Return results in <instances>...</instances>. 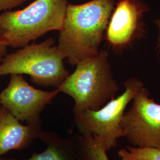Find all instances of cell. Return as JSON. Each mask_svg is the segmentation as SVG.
<instances>
[{
  "mask_svg": "<svg viewBox=\"0 0 160 160\" xmlns=\"http://www.w3.org/2000/svg\"><path fill=\"white\" fill-rule=\"evenodd\" d=\"M116 0L68 3L58 47L72 65L94 57L100 51Z\"/></svg>",
  "mask_w": 160,
  "mask_h": 160,
  "instance_id": "obj_1",
  "label": "cell"
},
{
  "mask_svg": "<svg viewBox=\"0 0 160 160\" xmlns=\"http://www.w3.org/2000/svg\"><path fill=\"white\" fill-rule=\"evenodd\" d=\"M57 88L74 100V116L103 107L116 97L120 89L112 71L108 51L100 49L94 57L78 63Z\"/></svg>",
  "mask_w": 160,
  "mask_h": 160,
  "instance_id": "obj_2",
  "label": "cell"
},
{
  "mask_svg": "<svg viewBox=\"0 0 160 160\" xmlns=\"http://www.w3.org/2000/svg\"><path fill=\"white\" fill-rule=\"evenodd\" d=\"M68 0H34L24 8L0 14L2 37L10 47L20 48L63 26Z\"/></svg>",
  "mask_w": 160,
  "mask_h": 160,
  "instance_id": "obj_3",
  "label": "cell"
},
{
  "mask_svg": "<svg viewBox=\"0 0 160 160\" xmlns=\"http://www.w3.org/2000/svg\"><path fill=\"white\" fill-rule=\"evenodd\" d=\"M55 43V40L49 38L7 54L0 62V77L28 75L36 85L57 88L69 72L64 65L63 53Z\"/></svg>",
  "mask_w": 160,
  "mask_h": 160,
  "instance_id": "obj_4",
  "label": "cell"
},
{
  "mask_svg": "<svg viewBox=\"0 0 160 160\" xmlns=\"http://www.w3.org/2000/svg\"><path fill=\"white\" fill-rule=\"evenodd\" d=\"M123 85L124 92L101 108L86 110L74 116L78 133L100 138L108 152L116 148L119 139L123 137L121 123L124 113L138 92L144 86L143 82L136 77L127 79Z\"/></svg>",
  "mask_w": 160,
  "mask_h": 160,
  "instance_id": "obj_5",
  "label": "cell"
},
{
  "mask_svg": "<svg viewBox=\"0 0 160 160\" xmlns=\"http://www.w3.org/2000/svg\"><path fill=\"white\" fill-rule=\"evenodd\" d=\"M131 103L121 123L123 137L133 147L160 148V104L144 86Z\"/></svg>",
  "mask_w": 160,
  "mask_h": 160,
  "instance_id": "obj_6",
  "label": "cell"
},
{
  "mask_svg": "<svg viewBox=\"0 0 160 160\" xmlns=\"http://www.w3.org/2000/svg\"><path fill=\"white\" fill-rule=\"evenodd\" d=\"M150 8L142 0H117L104 38L114 52L122 53L146 34L144 14Z\"/></svg>",
  "mask_w": 160,
  "mask_h": 160,
  "instance_id": "obj_7",
  "label": "cell"
},
{
  "mask_svg": "<svg viewBox=\"0 0 160 160\" xmlns=\"http://www.w3.org/2000/svg\"><path fill=\"white\" fill-rule=\"evenodd\" d=\"M59 93L37 89L30 85L23 75H10L8 86L0 92L1 105L17 119L27 123L41 120L40 114Z\"/></svg>",
  "mask_w": 160,
  "mask_h": 160,
  "instance_id": "obj_8",
  "label": "cell"
},
{
  "mask_svg": "<svg viewBox=\"0 0 160 160\" xmlns=\"http://www.w3.org/2000/svg\"><path fill=\"white\" fill-rule=\"evenodd\" d=\"M42 120L23 125L7 110L0 106V156L12 150H23L39 138Z\"/></svg>",
  "mask_w": 160,
  "mask_h": 160,
  "instance_id": "obj_9",
  "label": "cell"
},
{
  "mask_svg": "<svg viewBox=\"0 0 160 160\" xmlns=\"http://www.w3.org/2000/svg\"><path fill=\"white\" fill-rule=\"evenodd\" d=\"M77 137L78 133L64 138L57 132L42 130L39 138L46 145L43 151L33 152L26 160L7 158L0 160H78Z\"/></svg>",
  "mask_w": 160,
  "mask_h": 160,
  "instance_id": "obj_10",
  "label": "cell"
},
{
  "mask_svg": "<svg viewBox=\"0 0 160 160\" xmlns=\"http://www.w3.org/2000/svg\"><path fill=\"white\" fill-rule=\"evenodd\" d=\"M120 160H160V148L127 146L118 152Z\"/></svg>",
  "mask_w": 160,
  "mask_h": 160,
  "instance_id": "obj_11",
  "label": "cell"
},
{
  "mask_svg": "<svg viewBox=\"0 0 160 160\" xmlns=\"http://www.w3.org/2000/svg\"><path fill=\"white\" fill-rule=\"evenodd\" d=\"M30 0H0V14L10 11Z\"/></svg>",
  "mask_w": 160,
  "mask_h": 160,
  "instance_id": "obj_12",
  "label": "cell"
},
{
  "mask_svg": "<svg viewBox=\"0 0 160 160\" xmlns=\"http://www.w3.org/2000/svg\"><path fill=\"white\" fill-rule=\"evenodd\" d=\"M8 47H9L8 42L2 36H0V62L7 55Z\"/></svg>",
  "mask_w": 160,
  "mask_h": 160,
  "instance_id": "obj_13",
  "label": "cell"
},
{
  "mask_svg": "<svg viewBox=\"0 0 160 160\" xmlns=\"http://www.w3.org/2000/svg\"><path fill=\"white\" fill-rule=\"evenodd\" d=\"M155 25L158 29V49L160 54V18H157L154 21Z\"/></svg>",
  "mask_w": 160,
  "mask_h": 160,
  "instance_id": "obj_14",
  "label": "cell"
},
{
  "mask_svg": "<svg viewBox=\"0 0 160 160\" xmlns=\"http://www.w3.org/2000/svg\"><path fill=\"white\" fill-rule=\"evenodd\" d=\"M3 33H4V31H3V30L0 28V36H2Z\"/></svg>",
  "mask_w": 160,
  "mask_h": 160,
  "instance_id": "obj_15",
  "label": "cell"
},
{
  "mask_svg": "<svg viewBox=\"0 0 160 160\" xmlns=\"http://www.w3.org/2000/svg\"><path fill=\"white\" fill-rule=\"evenodd\" d=\"M0 106H1V102H0Z\"/></svg>",
  "mask_w": 160,
  "mask_h": 160,
  "instance_id": "obj_16",
  "label": "cell"
}]
</instances>
